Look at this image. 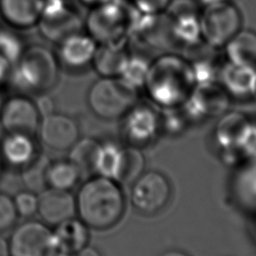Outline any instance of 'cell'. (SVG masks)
<instances>
[{"label": "cell", "mask_w": 256, "mask_h": 256, "mask_svg": "<svg viewBox=\"0 0 256 256\" xmlns=\"http://www.w3.org/2000/svg\"><path fill=\"white\" fill-rule=\"evenodd\" d=\"M195 86L187 57L168 52L151 60L143 88L157 104L173 107L184 104Z\"/></svg>", "instance_id": "cell-1"}, {"label": "cell", "mask_w": 256, "mask_h": 256, "mask_svg": "<svg viewBox=\"0 0 256 256\" xmlns=\"http://www.w3.org/2000/svg\"><path fill=\"white\" fill-rule=\"evenodd\" d=\"M75 201L79 219L94 229L112 227L125 209L124 195L117 181L102 175L88 179L80 187Z\"/></svg>", "instance_id": "cell-2"}, {"label": "cell", "mask_w": 256, "mask_h": 256, "mask_svg": "<svg viewBox=\"0 0 256 256\" xmlns=\"http://www.w3.org/2000/svg\"><path fill=\"white\" fill-rule=\"evenodd\" d=\"M139 12L128 0H110L89 9L84 31L97 45L129 44Z\"/></svg>", "instance_id": "cell-3"}, {"label": "cell", "mask_w": 256, "mask_h": 256, "mask_svg": "<svg viewBox=\"0 0 256 256\" xmlns=\"http://www.w3.org/2000/svg\"><path fill=\"white\" fill-rule=\"evenodd\" d=\"M60 68L57 54L52 49L31 44L25 47L14 64L11 78L21 90L42 94L55 86Z\"/></svg>", "instance_id": "cell-4"}, {"label": "cell", "mask_w": 256, "mask_h": 256, "mask_svg": "<svg viewBox=\"0 0 256 256\" xmlns=\"http://www.w3.org/2000/svg\"><path fill=\"white\" fill-rule=\"evenodd\" d=\"M137 89L121 77H100L89 88L87 101L92 112L106 120L124 116L136 103Z\"/></svg>", "instance_id": "cell-5"}, {"label": "cell", "mask_w": 256, "mask_h": 256, "mask_svg": "<svg viewBox=\"0 0 256 256\" xmlns=\"http://www.w3.org/2000/svg\"><path fill=\"white\" fill-rule=\"evenodd\" d=\"M200 27L202 41L219 50L242 28V15L230 0L206 5L200 13Z\"/></svg>", "instance_id": "cell-6"}, {"label": "cell", "mask_w": 256, "mask_h": 256, "mask_svg": "<svg viewBox=\"0 0 256 256\" xmlns=\"http://www.w3.org/2000/svg\"><path fill=\"white\" fill-rule=\"evenodd\" d=\"M36 28L45 40L58 45L84 30V18L68 0H45Z\"/></svg>", "instance_id": "cell-7"}, {"label": "cell", "mask_w": 256, "mask_h": 256, "mask_svg": "<svg viewBox=\"0 0 256 256\" xmlns=\"http://www.w3.org/2000/svg\"><path fill=\"white\" fill-rule=\"evenodd\" d=\"M10 256H53L58 252L53 232L46 224L27 221L19 225L8 241Z\"/></svg>", "instance_id": "cell-8"}, {"label": "cell", "mask_w": 256, "mask_h": 256, "mask_svg": "<svg viewBox=\"0 0 256 256\" xmlns=\"http://www.w3.org/2000/svg\"><path fill=\"white\" fill-rule=\"evenodd\" d=\"M198 5L194 0H173L165 12L174 44L188 49L202 42Z\"/></svg>", "instance_id": "cell-9"}, {"label": "cell", "mask_w": 256, "mask_h": 256, "mask_svg": "<svg viewBox=\"0 0 256 256\" xmlns=\"http://www.w3.org/2000/svg\"><path fill=\"white\" fill-rule=\"evenodd\" d=\"M39 118L35 102L25 95L7 99L0 110V121L7 134L33 136L39 128Z\"/></svg>", "instance_id": "cell-10"}, {"label": "cell", "mask_w": 256, "mask_h": 256, "mask_svg": "<svg viewBox=\"0 0 256 256\" xmlns=\"http://www.w3.org/2000/svg\"><path fill=\"white\" fill-rule=\"evenodd\" d=\"M170 196L167 179L158 172L141 174L134 182L131 201L134 207L144 214H154L162 209Z\"/></svg>", "instance_id": "cell-11"}, {"label": "cell", "mask_w": 256, "mask_h": 256, "mask_svg": "<svg viewBox=\"0 0 256 256\" xmlns=\"http://www.w3.org/2000/svg\"><path fill=\"white\" fill-rule=\"evenodd\" d=\"M97 46V43L83 30L60 42L56 54L61 67L79 71L91 66Z\"/></svg>", "instance_id": "cell-12"}, {"label": "cell", "mask_w": 256, "mask_h": 256, "mask_svg": "<svg viewBox=\"0 0 256 256\" xmlns=\"http://www.w3.org/2000/svg\"><path fill=\"white\" fill-rule=\"evenodd\" d=\"M38 129L42 142L53 150L70 149L78 140L79 130L76 122L63 114L53 112L43 117Z\"/></svg>", "instance_id": "cell-13"}, {"label": "cell", "mask_w": 256, "mask_h": 256, "mask_svg": "<svg viewBox=\"0 0 256 256\" xmlns=\"http://www.w3.org/2000/svg\"><path fill=\"white\" fill-rule=\"evenodd\" d=\"M37 212L46 224L57 226L74 217L76 201L68 190L49 188L40 192Z\"/></svg>", "instance_id": "cell-14"}, {"label": "cell", "mask_w": 256, "mask_h": 256, "mask_svg": "<svg viewBox=\"0 0 256 256\" xmlns=\"http://www.w3.org/2000/svg\"><path fill=\"white\" fill-rule=\"evenodd\" d=\"M45 0H0V17L14 30L37 26Z\"/></svg>", "instance_id": "cell-15"}, {"label": "cell", "mask_w": 256, "mask_h": 256, "mask_svg": "<svg viewBox=\"0 0 256 256\" xmlns=\"http://www.w3.org/2000/svg\"><path fill=\"white\" fill-rule=\"evenodd\" d=\"M227 92L218 81L196 84L184 103L193 114H215L226 107Z\"/></svg>", "instance_id": "cell-16"}, {"label": "cell", "mask_w": 256, "mask_h": 256, "mask_svg": "<svg viewBox=\"0 0 256 256\" xmlns=\"http://www.w3.org/2000/svg\"><path fill=\"white\" fill-rule=\"evenodd\" d=\"M130 53L128 44L98 45L91 66L100 77H120Z\"/></svg>", "instance_id": "cell-17"}, {"label": "cell", "mask_w": 256, "mask_h": 256, "mask_svg": "<svg viewBox=\"0 0 256 256\" xmlns=\"http://www.w3.org/2000/svg\"><path fill=\"white\" fill-rule=\"evenodd\" d=\"M255 77L256 68L226 60L221 66L218 81L227 93L245 96L251 95Z\"/></svg>", "instance_id": "cell-18"}, {"label": "cell", "mask_w": 256, "mask_h": 256, "mask_svg": "<svg viewBox=\"0 0 256 256\" xmlns=\"http://www.w3.org/2000/svg\"><path fill=\"white\" fill-rule=\"evenodd\" d=\"M124 116H126L125 136L132 144L145 142L154 134L157 124L156 115L147 105L134 104Z\"/></svg>", "instance_id": "cell-19"}, {"label": "cell", "mask_w": 256, "mask_h": 256, "mask_svg": "<svg viewBox=\"0 0 256 256\" xmlns=\"http://www.w3.org/2000/svg\"><path fill=\"white\" fill-rule=\"evenodd\" d=\"M57 250L67 254H75L87 246V226L79 219H68L56 226L53 232Z\"/></svg>", "instance_id": "cell-20"}, {"label": "cell", "mask_w": 256, "mask_h": 256, "mask_svg": "<svg viewBox=\"0 0 256 256\" xmlns=\"http://www.w3.org/2000/svg\"><path fill=\"white\" fill-rule=\"evenodd\" d=\"M223 49L227 61L256 68V31L241 28Z\"/></svg>", "instance_id": "cell-21"}, {"label": "cell", "mask_w": 256, "mask_h": 256, "mask_svg": "<svg viewBox=\"0 0 256 256\" xmlns=\"http://www.w3.org/2000/svg\"><path fill=\"white\" fill-rule=\"evenodd\" d=\"M1 151L5 161L15 167H25L36 158L32 136L22 134H7Z\"/></svg>", "instance_id": "cell-22"}, {"label": "cell", "mask_w": 256, "mask_h": 256, "mask_svg": "<svg viewBox=\"0 0 256 256\" xmlns=\"http://www.w3.org/2000/svg\"><path fill=\"white\" fill-rule=\"evenodd\" d=\"M102 144L91 138L77 140L70 148L69 160L81 173H97Z\"/></svg>", "instance_id": "cell-23"}, {"label": "cell", "mask_w": 256, "mask_h": 256, "mask_svg": "<svg viewBox=\"0 0 256 256\" xmlns=\"http://www.w3.org/2000/svg\"><path fill=\"white\" fill-rule=\"evenodd\" d=\"M79 175V170L70 160L49 163L46 173L47 186L69 191L77 183Z\"/></svg>", "instance_id": "cell-24"}, {"label": "cell", "mask_w": 256, "mask_h": 256, "mask_svg": "<svg viewBox=\"0 0 256 256\" xmlns=\"http://www.w3.org/2000/svg\"><path fill=\"white\" fill-rule=\"evenodd\" d=\"M150 62L151 60L141 52L130 53L120 77L137 90L138 88H143Z\"/></svg>", "instance_id": "cell-25"}, {"label": "cell", "mask_w": 256, "mask_h": 256, "mask_svg": "<svg viewBox=\"0 0 256 256\" xmlns=\"http://www.w3.org/2000/svg\"><path fill=\"white\" fill-rule=\"evenodd\" d=\"M49 161L45 157L35 158L31 163L25 166L23 172V182L28 190L36 193L41 192L47 186L46 173Z\"/></svg>", "instance_id": "cell-26"}, {"label": "cell", "mask_w": 256, "mask_h": 256, "mask_svg": "<svg viewBox=\"0 0 256 256\" xmlns=\"http://www.w3.org/2000/svg\"><path fill=\"white\" fill-rule=\"evenodd\" d=\"M26 45L14 29H0V53L13 65L18 61Z\"/></svg>", "instance_id": "cell-27"}, {"label": "cell", "mask_w": 256, "mask_h": 256, "mask_svg": "<svg viewBox=\"0 0 256 256\" xmlns=\"http://www.w3.org/2000/svg\"><path fill=\"white\" fill-rule=\"evenodd\" d=\"M143 162V157L137 149L133 147L125 148L123 167L118 182H134L140 176Z\"/></svg>", "instance_id": "cell-28"}, {"label": "cell", "mask_w": 256, "mask_h": 256, "mask_svg": "<svg viewBox=\"0 0 256 256\" xmlns=\"http://www.w3.org/2000/svg\"><path fill=\"white\" fill-rule=\"evenodd\" d=\"M17 214L23 217H30L37 212L38 196L30 190L21 191L13 199Z\"/></svg>", "instance_id": "cell-29"}, {"label": "cell", "mask_w": 256, "mask_h": 256, "mask_svg": "<svg viewBox=\"0 0 256 256\" xmlns=\"http://www.w3.org/2000/svg\"><path fill=\"white\" fill-rule=\"evenodd\" d=\"M18 214L13 199L0 192V231L9 229L16 221Z\"/></svg>", "instance_id": "cell-30"}, {"label": "cell", "mask_w": 256, "mask_h": 256, "mask_svg": "<svg viewBox=\"0 0 256 256\" xmlns=\"http://www.w3.org/2000/svg\"><path fill=\"white\" fill-rule=\"evenodd\" d=\"M140 13L145 15H158L165 13L173 0H128Z\"/></svg>", "instance_id": "cell-31"}, {"label": "cell", "mask_w": 256, "mask_h": 256, "mask_svg": "<svg viewBox=\"0 0 256 256\" xmlns=\"http://www.w3.org/2000/svg\"><path fill=\"white\" fill-rule=\"evenodd\" d=\"M36 107L37 110L40 114V116L45 117L47 115H50L51 113H53L54 111V105H53V101L48 97V96H41L36 102Z\"/></svg>", "instance_id": "cell-32"}, {"label": "cell", "mask_w": 256, "mask_h": 256, "mask_svg": "<svg viewBox=\"0 0 256 256\" xmlns=\"http://www.w3.org/2000/svg\"><path fill=\"white\" fill-rule=\"evenodd\" d=\"M13 66L14 65L0 53V85L11 78Z\"/></svg>", "instance_id": "cell-33"}, {"label": "cell", "mask_w": 256, "mask_h": 256, "mask_svg": "<svg viewBox=\"0 0 256 256\" xmlns=\"http://www.w3.org/2000/svg\"><path fill=\"white\" fill-rule=\"evenodd\" d=\"M76 256H101L97 249L89 246H85L80 251L75 253Z\"/></svg>", "instance_id": "cell-34"}, {"label": "cell", "mask_w": 256, "mask_h": 256, "mask_svg": "<svg viewBox=\"0 0 256 256\" xmlns=\"http://www.w3.org/2000/svg\"><path fill=\"white\" fill-rule=\"evenodd\" d=\"M81 5H83L84 7L91 9L94 8L96 6H99L101 4H104L110 0H77Z\"/></svg>", "instance_id": "cell-35"}, {"label": "cell", "mask_w": 256, "mask_h": 256, "mask_svg": "<svg viewBox=\"0 0 256 256\" xmlns=\"http://www.w3.org/2000/svg\"><path fill=\"white\" fill-rule=\"evenodd\" d=\"M0 256H10L8 242L0 236Z\"/></svg>", "instance_id": "cell-36"}, {"label": "cell", "mask_w": 256, "mask_h": 256, "mask_svg": "<svg viewBox=\"0 0 256 256\" xmlns=\"http://www.w3.org/2000/svg\"><path fill=\"white\" fill-rule=\"evenodd\" d=\"M223 1H227V0H196V2H197L198 4H201V5H203V6L210 5V4H214V3L223 2Z\"/></svg>", "instance_id": "cell-37"}, {"label": "cell", "mask_w": 256, "mask_h": 256, "mask_svg": "<svg viewBox=\"0 0 256 256\" xmlns=\"http://www.w3.org/2000/svg\"><path fill=\"white\" fill-rule=\"evenodd\" d=\"M161 256H187V255L185 253H183V252L172 250V251H167V252L163 253Z\"/></svg>", "instance_id": "cell-38"}, {"label": "cell", "mask_w": 256, "mask_h": 256, "mask_svg": "<svg viewBox=\"0 0 256 256\" xmlns=\"http://www.w3.org/2000/svg\"><path fill=\"white\" fill-rule=\"evenodd\" d=\"M251 95L256 100V77H255V81H254V85H253V89H252Z\"/></svg>", "instance_id": "cell-39"}, {"label": "cell", "mask_w": 256, "mask_h": 256, "mask_svg": "<svg viewBox=\"0 0 256 256\" xmlns=\"http://www.w3.org/2000/svg\"><path fill=\"white\" fill-rule=\"evenodd\" d=\"M53 256H71V255H70V254H67V253H64V252L58 251V252H56Z\"/></svg>", "instance_id": "cell-40"}, {"label": "cell", "mask_w": 256, "mask_h": 256, "mask_svg": "<svg viewBox=\"0 0 256 256\" xmlns=\"http://www.w3.org/2000/svg\"><path fill=\"white\" fill-rule=\"evenodd\" d=\"M2 105H3V102H2V97H1V94H0V110L2 108Z\"/></svg>", "instance_id": "cell-41"}]
</instances>
